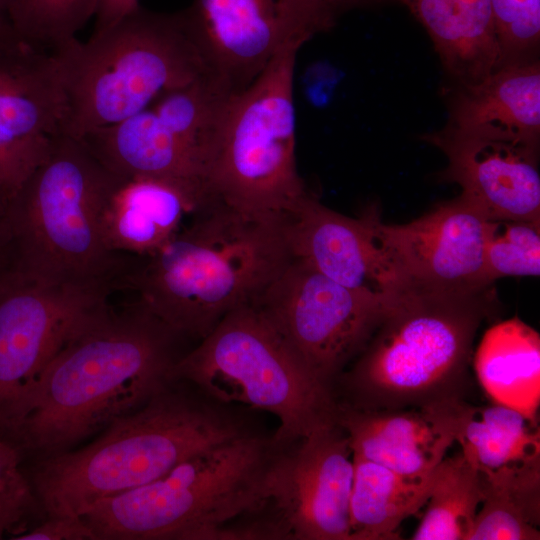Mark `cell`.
Returning a JSON list of instances; mask_svg holds the SVG:
<instances>
[{
  "label": "cell",
  "instance_id": "22",
  "mask_svg": "<svg viewBox=\"0 0 540 540\" xmlns=\"http://www.w3.org/2000/svg\"><path fill=\"white\" fill-rule=\"evenodd\" d=\"M459 130L494 128L538 139L540 68L538 63L505 64L456 95L448 125Z\"/></svg>",
  "mask_w": 540,
  "mask_h": 540
},
{
  "label": "cell",
  "instance_id": "19",
  "mask_svg": "<svg viewBox=\"0 0 540 540\" xmlns=\"http://www.w3.org/2000/svg\"><path fill=\"white\" fill-rule=\"evenodd\" d=\"M203 203L183 188L159 179H126L103 213L102 230L109 250L144 257L165 245Z\"/></svg>",
  "mask_w": 540,
  "mask_h": 540
},
{
  "label": "cell",
  "instance_id": "17",
  "mask_svg": "<svg viewBox=\"0 0 540 540\" xmlns=\"http://www.w3.org/2000/svg\"><path fill=\"white\" fill-rule=\"evenodd\" d=\"M291 256L352 289L393 296L408 287L384 254L372 210L349 217L310 193L285 217Z\"/></svg>",
  "mask_w": 540,
  "mask_h": 540
},
{
  "label": "cell",
  "instance_id": "12",
  "mask_svg": "<svg viewBox=\"0 0 540 540\" xmlns=\"http://www.w3.org/2000/svg\"><path fill=\"white\" fill-rule=\"evenodd\" d=\"M111 289L0 273V428L11 433L57 354L111 307Z\"/></svg>",
  "mask_w": 540,
  "mask_h": 540
},
{
  "label": "cell",
  "instance_id": "6",
  "mask_svg": "<svg viewBox=\"0 0 540 540\" xmlns=\"http://www.w3.org/2000/svg\"><path fill=\"white\" fill-rule=\"evenodd\" d=\"M64 93L62 133L74 138L124 121L210 72L182 12L139 6L51 51Z\"/></svg>",
  "mask_w": 540,
  "mask_h": 540
},
{
  "label": "cell",
  "instance_id": "24",
  "mask_svg": "<svg viewBox=\"0 0 540 540\" xmlns=\"http://www.w3.org/2000/svg\"><path fill=\"white\" fill-rule=\"evenodd\" d=\"M456 442L481 477L540 462L538 419L495 403L469 405Z\"/></svg>",
  "mask_w": 540,
  "mask_h": 540
},
{
  "label": "cell",
  "instance_id": "8",
  "mask_svg": "<svg viewBox=\"0 0 540 540\" xmlns=\"http://www.w3.org/2000/svg\"><path fill=\"white\" fill-rule=\"evenodd\" d=\"M221 404L271 413L287 444L336 419L337 401L252 302L228 313L171 371Z\"/></svg>",
  "mask_w": 540,
  "mask_h": 540
},
{
  "label": "cell",
  "instance_id": "32",
  "mask_svg": "<svg viewBox=\"0 0 540 540\" xmlns=\"http://www.w3.org/2000/svg\"><path fill=\"white\" fill-rule=\"evenodd\" d=\"M139 6V0H100L95 14V29L116 22Z\"/></svg>",
  "mask_w": 540,
  "mask_h": 540
},
{
  "label": "cell",
  "instance_id": "35",
  "mask_svg": "<svg viewBox=\"0 0 540 540\" xmlns=\"http://www.w3.org/2000/svg\"><path fill=\"white\" fill-rule=\"evenodd\" d=\"M8 0H0V43L18 37L8 16Z\"/></svg>",
  "mask_w": 540,
  "mask_h": 540
},
{
  "label": "cell",
  "instance_id": "9",
  "mask_svg": "<svg viewBox=\"0 0 540 540\" xmlns=\"http://www.w3.org/2000/svg\"><path fill=\"white\" fill-rule=\"evenodd\" d=\"M301 47L282 50L225 109L205 193L238 212L289 215L309 194L296 164L293 78Z\"/></svg>",
  "mask_w": 540,
  "mask_h": 540
},
{
  "label": "cell",
  "instance_id": "18",
  "mask_svg": "<svg viewBox=\"0 0 540 540\" xmlns=\"http://www.w3.org/2000/svg\"><path fill=\"white\" fill-rule=\"evenodd\" d=\"M468 407L464 399H455L362 411L337 402L336 420L353 454L402 474L424 475L435 469L456 442Z\"/></svg>",
  "mask_w": 540,
  "mask_h": 540
},
{
  "label": "cell",
  "instance_id": "4",
  "mask_svg": "<svg viewBox=\"0 0 540 540\" xmlns=\"http://www.w3.org/2000/svg\"><path fill=\"white\" fill-rule=\"evenodd\" d=\"M496 304L493 285H410L400 291L365 348L335 381L337 402L390 411L463 399L475 335Z\"/></svg>",
  "mask_w": 540,
  "mask_h": 540
},
{
  "label": "cell",
  "instance_id": "31",
  "mask_svg": "<svg viewBox=\"0 0 540 540\" xmlns=\"http://www.w3.org/2000/svg\"><path fill=\"white\" fill-rule=\"evenodd\" d=\"M13 540H96L80 515L51 516L17 535Z\"/></svg>",
  "mask_w": 540,
  "mask_h": 540
},
{
  "label": "cell",
  "instance_id": "1",
  "mask_svg": "<svg viewBox=\"0 0 540 540\" xmlns=\"http://www.w3.org/2000/svg\"><path fill=\"white\" fill-rule=\"evenodd\" d=\"M181 335L139 298L110 308L52 360L11 431L25 456L70 450L171 383Z\"/></svg>",
  "mask_w": 540,
  "mask_h": 540
},
{
  "label": "cell",
  "instance_id": "20",
  "mask_svg": "<svg viewBox=\"0 0 540 540\" xmlns=\"http://www.w3.org/2000/svg\"><path fill=\"white\" fill-rule=\"evenodd\" d=\"M429 34L444 67L463 86L500 67L490 0H400Z\"/></svg>",
  "mask_w": 540,
  "mask_h": 540
},
{
  "label": "cell",
  "instance_id": "15",
  "mask_svg": "<svg viewBox=\"0 0 540 540\" xmlns=\"http://www.w3.org/2000/svg\"><path fill=\"white\" fill-rule=\"evenodd\" d=\"M481 210L460 195L404 224H386L372 210L375 236L408 285L432 289H478L489 226Z\"/></svg>",
  "mask_w": 540,
  "mask_h": 540
},
{
  "label": "cell",
  "instance_id": "25",
  "mask_svg": "<svg viewBox=\"0 0 540 540\" xmlns=\"http://www.w3.org/2000/svg\"><path fill=\"white\" fill-rule=\"evenodd\" d=\"M482 479L484 497L468 540L540 539V462Z\"/></svg>",
  "mask_w": 540,
  "mask_h": 540
},
{
  "label": "cell",
  "instance_id": "28",
  "mask_svg": "<svg viewBox=\"0 0 540 540\" xmlns=\"http://www.w3.org/2000/svg\"><path fill=\"white\" fill-rule=\"evenodd\" d=\"M489 284L506 276L540 274V219L490 220L483 251Z\"/></svg>",
  "mask_w": 540,
  "mask_h": 540
},
{
  "label": "cell",
  "instance_id": "26",
  "mask_svg": "<svg viewBox=\"0 0 540 540\" xmlns=\"http://www.w3.org/2000/svg\"><path fill=\"white\" fill-rule=\"evenodd\" d=\"M484 497L480 473L461 452L433 471L425 511L412 540H468Z\"/></svg>",
  "mask_w": 540,
  "mask_h": 540
},
{
  "label": "cell",
  "instance_id": "16",
  "mask_svg": "<svg viewBox=\"0 0 540 540\" xmlns=\"http://www.w3.org/2000/svg\"><path fill=\"white\" fill-rule=\"evenodd\" d=\"M424 138L447 157L442 177L456 182L461 195L488 219H540L538 139L494 128L449 126Z\"/></svg>",
  "mask_w": 540,
  "mask_h": 540
},
{
  "label": "cell",
  "instance_id": "14",
  "mask_svg": "<svg viewBox=\"0 0 540 540\" xmlns=\"http://www.w3.org/2000/svg\"><path fill=\"white\" fill-rule=\"evenodd\" d=\"M64 110L52 53L19 37L0 43V189L7 198L46 158Z\"/></svg>",
  "mask_w": 540,
  "mask_h": 540
},
{
  "label": "cell",
  "instance_id": "7",
  "mask_svg": "<svg viewBox=\"0 0 540 540\" xmlns=\"http://www.w3.org/2000/svg\"><path fill=\"white\" fill-rule=\"evenodd\" d=\"M275 448L254 433L229 440L80 516L96 540H232L260 500Z\"/></svg>",
  "mask_w": 540,
  "mask_h": 540
},
{
  "label": "cell",
  "instance_id": "36",
  "mask_svg": "<svg viewBox=\"0 0 540 540\" xmlns=\"http://www.w3.org/2000/svg\"><path fill=\"white\" fill-rule=\"evenodd\" d=\"M8 3H9V0H8Z\"/></svg>",
  "mask_w": 540,
  "mask_h": 540
},
{
  "label": "cell",
  "instance_id": "21",
  "mask_svg": "<svg viewBox=\"0 0 540 540\" xmlns=\"http://www.w3.org/2000/svg\"><path fill=\"white\" fill-rule=\"evenodd\" d=\"M476 377L493 403L538 419L540 336L517 317L487 329L473 354Z\"/></svg>",
  "mask_w": 540,
  "mask_h": 540
},
{
  "label": "cell",
  "instance_id": "3",
  "mask_svg": "<svg viewBox=\"0 0 540 540\" xmlns=\"http://www.w3.org/2000/svg\"><path fill=\"white\" fill-rule=\"evenodd\" d=\"M125 180L83 139L58 135L46 158L7 198L3 271L43 284L122 288L137 256L108 249L102 219Z\"/></svg>",
  "mask_w": 540,
  "mask_h": 540
},
{
  "label": "cell",
  "instance_id": "33",
  "mask_svg": "<svg viewBox=\"0 0 540 540\" xmlns=\"http://www.w3.org/2000/svg\"><path fill=\"white\" fill-rule=\"evenodd\" d=\"M336 18L343 13L383 4L387 2H400V0H319Z\"/></svg>",
  "mask_w": 540,
  "mask_h": 540
},
{
  "label": "cell",
  "instance_id": "2",
  "mask_svg": "<svg viewBox=\"0 0 540 540\" xmlns=\"http://www.w3.org/2000/svg\"><path fill=\"white\" fill-rule=\"evenodd\" d=\"M292 258L284 218L210 200L159 250L138 257L123 288L181 336L204 338L253 302Z\"/></svg>",
  "mask_w": 540,
  "mask_h": 540
},
{
  "label": "cell",
  "instance_id": "27",
  "mask_svg": "<svg viewBox=\"0 0 540 540\" xmlns=\"http://www.w3.org/2000/svg\"><path fill=\"white\" fill-rule=\"evenodd\" d=\"M100 0H9L7 11L16 35L53 51L73 38L95 16Z\"/></svg>",
  "mask_w": 540,
  "mask_h": 540
},
{
  "label": "cell",
  "instance_id": "29",
  "mask_svg": "<svg viewBox=\"0 0 540 540\" xmlns=\"http://www.w3.org/2000/svg\"><path fill=\"white\" fill-rule=\"evenodd\" d=\"M24 456L13 436L0 428V540L26 531L41 510L30 476L22 467Z\"/></svg>",
  "mask_w": 540,
  "mask_h": 540
},
{
  "label": "cell",
  "instance_id": "30",
  "mask_svg": "<svg viewBox=\"0 0 540 540\" xmlns=\"http://www.w3.org/2000/svg\"><path fill=\"white\" fill-rule=\"evenodd\" d=\"M500 65L534 48L540 38V0H490Z\"/></svg>",
  "mask_w": 540,
  "mask_h": 540
},
{
  "label": "cell",
  "instance_id": "11",
  "mask_svg": "<svg viewBox=\"0 0 540 540\" xmlns=\"http://www.w3.org/2000/svg\"><path fill=\"white\" fill-rule=\"evenodd\" d=\"M397 294L380 296L349 288L292 257L252 303L316 377L333 390Z\"/></svg>",
  "mask_w": 540,
  "mask_h": 540
},
{
  "label": "cell",
  "instance_id": "23",
  "mask_svg": "<svg viewBox=\"0 0 540 540\" xmlns=\"http://www.w3.org/2000/svg\"><path fill=\"white\" fill-rule=\"evenodd\" d=\"M349 540L398 539L401 523L424 507L433 471L407 475L353 454Z\"/></svg>",
  "mask_w": 540,
  "mask_h": 540
},
{
  "label": "cell",
  "instance_id": "10",
  "mask_svg": "<svg viewBox=\"0 0 540 540\" xmlns=\"http://www.w3.org/2000/svg\"><path fill=\"white\" fill-rule=\"evenodd\" d=\"M275 444L260 500L238 540H349L354 463L345 430L335 419Z\"/></svg>",
  "mask_w": 540,
  "mask_h": 540
},
{
  "label": "cell",
  "instance_id": "34",
  "mask_svg": "<svg viewBox=\"0 0 540 540\" xmlns=\"http://www.w3.org/2000/svg\"><path fill=\"white\" fill-rule=\"evenodd\" d=\"M6 204L7 197L0 189V273L4 270L7 261Z\"/></svg>",
  "mask_w": 540,
  "mask_h": 540
},
{
  "label": "cell",
  "instance_id": "5",
  "mask_svg": "<svg viewBox=\"0 0 540 540\" xmlns=\"http://www.w3.org/2000/svg\"><path fill=\"white\" fill-rule=\"evenodd\" d=\"M173 384L113 421L93 442L37 461L29 476L47 517L81 515L99 500L150 483L195 454L252 433L225 404Z\"/></svg>",
  "mask_w": 540,
  "mask_h": 540
},
{
  "label": "cell",
  "instance_id": "13",
  "mask_svg": "<svg viewBox=\"0 0 540 540\" xmlns=\"http://www.w3.org/2000/svg\"><path fill=\"white\" fill-rule=\"evenodd\" d=\"M181 12L210 72L235 94L337 20L319 0H193Z\"/></svg>",
  "mask_w": 540,
  "mask_h": 540
}]
</instances>
